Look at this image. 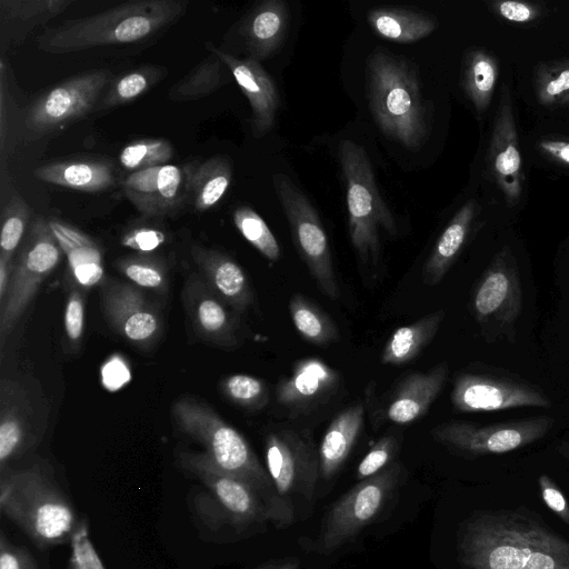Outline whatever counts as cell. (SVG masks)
I'll use <instances>...</instances> for the list:
<instances>
[{
  "label": "cell",
  "instance_id": "obj_1",
  "mask_svg": "<svg viewBox=\"0 0 569 569\" xmlns=\"http://www.w3.org/2000/svg\"><path fill=\"white\" fill-rule=\"evenodd\" d=\"M171 412L178 427L204 447L206 456L219 470L246 481L258 491L277 528L292 523L295 510L279 498L267 469L237 429L208 405L191 397L178 399Z\"/></svg>",
  "mask_w": 569,
  "mask_h": 569
},
{
  "label": "cell",
  "instance_id": "obj_2",
  "mask_svg": "<svg viewBox=\"0 0 569 569\" xmlns=\"http://www.w3.org/2000/svg\"><path fill=\"white\" fill-rule=\"evenodd\" d=\"M567 542L526 513L478 511L461 526L458 560L463 569H521L535 551Z\"/></svg>",
  "mask_w": 569,
  "mask_h": 569
},
{
  "label": "cell",
  "instance_id": "obj_3",
  "mask_svg": "<svg viewBox=\"0 0 569 569\" xmlns=\"http://www.w3.org/2000/svg\"><path fill=\"white\" fill-rule=\"evenodd\" d=\"M187 1L139 0L47 29L38 47L50 53H71L101 46L143 40L179 19Z\"/></svg>",
  "mask_w": 569,
  "mask_h": 569
},
{
  "label": "cell",
  "instance_id": "obj_4",
  "mask_svg": "<svg viewBox=\"0 0 569 569\" xmlns=\"http://www.w3.org/2000/svg\"><path fill=\"white\" fill-rule=\"evenodd\" d=\"M369 108L380 130L409 149L429 136L428 112L412 67L389 51L376 49L366 64Z\"/></svg>",
  "mask_w": 569,
  "mask_h": 569
},
{
  "label": "cell",
  "instance_id": "obj_5",
  "mask_svg": "<svg viewBox=\"0 0 569 569\" xmlns=\"http://www.w3.org/2000/svg\"><path fill=\"white\" fill-rule=\"evenodd\" d=\"M0 510L41 549L70 541L79 525L68 497L38 466L2 472Z\"/></svg>",
  "mask_w": 569,
  "mask_h": 569
},
{
  "label": "cell",
  "instance_id": "obj_6",
  "mask_svg": "<svg viewBox=\"0 0 569 569\" xmlns=\"http://www.w3.org/2000/svg\"><path fill=\"white\" fill-rule=\"evenodd\" d=\"M338 157L346 181L352 248L362 266L378 267L381 256L380 230L396 237V220L379 193L365 149L351 140H341Z\"/></svg>",
  "mask_w": 569,
  "mask_h": 569
},
{
  "label": "cell",
  "instance_id": "obj_7",
  "mask_svg": "<svg viewBox=\"0 0 569 569\" xmlns=\"http://www.w3.org/2000/svg\"><path fill=\"white\" fill-rule=\"evenodd\" d=\"M403 467L395 461L379 473L358 481L338 499L322 520L316 550L335 552L373 522L399 489Z\"/></svg>",
  "mask_w": 569,
  "mask_h": 569
},
{
  "label": "cell",
  "instance_id": "obj_8",
  "mask_svg": "<svg viewBox=\"0 0 569 569\" xmlns=\"http://www.w3.org/2000/svg\"><path fill=\"white\" fill-rule=\"evenodd\" d=\"M62 250L49 221L38 217L32 221L20 251L10 286L0 305V342L11 333L47 276L62 258Z\"/></svg>",
  "mask_w": 569,
  "mask_h": 569
},
{
  "label": "cell",
  "instance_id": "obj_9",
  "mask_svg": "<svg viewBox=\"0 0 569 569\" xmlns=\"http://www.w3.org/2000/svg\"><path fill=\"white\" fill-rule=\"evenodd\" d=\"M272 184L299 254L321 292L329 299L337 300L340 295L339 286L328 238L317 210L288 176L273 174Z\"/></svg>",
  "mask_w": 569,
  "mask_h": 569
},
{
  "label": "cell",
  "instance_id": "obj_10",
  "mask_svg": "<svg viewBox=\"0 0 569 569\" xmlns=\"http://www.w3.org/2000/svg\"><path fill=\"white\" fill-rule=\"evenodd\" d=\"M266 469L279 498L295 510V499L309 502L320 479L319 451L311 437L295 429L270 431L264 440Z\"/></svg>",
  "mask_w": 569,
  "mask_h": 569
},
{
  "label": "cell",
  "instance_id": "obj_11",
  "mask_svg": "<svg viewBox=\"0 0 569 569\" xmlns=\"http://www.w3.org/2000/svg\"><path fill=\"white\" fill-rule=\"evenodd\" d=\"M553 425L548 417H535L478 426L449 421L432 429L433 439L448 449L468 457L500 455L526 447L545 437Z\"/></svg>",
  "mask_w": 569,
  "mask_h": 569
},
{
  "label": "cell",
  "instance_id": "obj_12",
  "mask_svg": "<svg viewBox=\"0 0 569 569\" xmlns=\"http://www.w3.org/2000/svg\"><path fill=\"white\" fill-rule=\"evenodd\" d=\"M110 79L109 70H90L46 91L27 112V131L32 138H38L84 117L98 107Z\"/></svg>",
  "mask_w": 569,
  "mask_h": 569
},
{
  "label": "cell",
  "instance_id": "obj_13",
  "mask_svg": "<svg viewBox=\"0 0 569 569\" xmlns=\"http://www.w3.org/2000/svg\"><path fill=\"white\" fill-rule=\"evenodd\" d=\"M179 463L207 487L222 521L239 529L270 521L269 510L258 491L219 470L204 452H181Z\"/></svg>",
  "mask_w": 569,
  "mask_h": 569
},
{
  "label": "cell",
  "instance_id": "obj_14",
  "mask_svg": "<svg viewBox=\"0 0 569 569\" xmlns=\"http://www.w3.org/2000/svg\"><path fill=\"white\" fill-rule=\"evenodd\" d=\"M486 162L505 202L516 208L522 197L525 174L511 92L506 83L493 117Z\"/></svg>",
  "mask_w": 569,
  "mask_h": 569
},
{
  "label": "cell",
  "instance_id": "obj_15",
  "mask_svg": "<svg viewBox=\"0 0 569 569\" xmlns=\"http://www.w3.org/2000/svg\"><path fill=\"white\" fill-rule=\"evenodd\" d=\"M99 287L101 308L110 326L129 343L150 348L162 329L157 308L134 284L104 277Z\"/></svg>",
  "mask_w": 569,
  "mask_h": 569
},
{
  "label": "cell",
  "instance_id": "obj_16",
  "mask_svg": "<svg viewBox=\"0 0 569 569\" xmlns=\"http://www.w3.org/2000/svg\"><path fill=\"white\" fill-rule=\"evenodd\" d=\"M451 402L462 412L551 406L543 392L529 385L476 373H461L456 378Z\"/></svg>",
  "mask_w": 569,
  "mask_h": 569
},
{
  "label": "cell",
  "instance_id": "obj_17",
  "mask_svg": "<svg viewBox=\"0 0 569 569\" xmlns=\"http://www.w3.org/2000/svg\"><path fill=\"white\" fill-rule=\"evenodd\" d=\"M122 191L146 217L172 214L190 196L186 169L170 163L131 172L122 182Z\"/></svg>",
  "mask_w": 569,
  "mask_h": 569
},
{
  "label": "cell",
  "instance_id": "obj_18",
  "mask_svg": "<svg viewBox=\"0 0 569 569\" xmlns=\"http://www.w3.org/2000/svg\"><path fill=\"white\" fill-rule=\"evenodd\" d=\"M207 49L216 53L227 66L251 107V128L256 138L267 134L276 122L280 98L272 78L260 61L247 57L238 59L231 53L207 43Z\"/></svg>",
  "mask_w": 569,
  "mask_h": 569
},
{
  "label": "cell",
  "instance_id": "obj_19",
  "mask_svg": "<svg viewBox=\"0 0 569 569\" xmlns=\"http://www.w3.org/2000/svg\"><path fill=\"white\" fill-rule=\"evenodd\" d=\"M520 309V286L509 248H503L485 273L473 297L479 321L513 320Z\"/></svg>",
  "mask_w": 569,
  "mask_h": 569
},
{
  "label": "cell",
  "instance_id": "obj_20",
  "mask_svg": "<svg viewBox=\"0 0 569 569\" xmlns=\"http://www.w3.org/2000/svg\"><path fill=\"white\" fill-rule=\"evenodd\" d=\"M338 372L318 358L299 360L276 388L277 405L291 413L305 412L327 401L339 386Z\"/></svg>",
  "mask_w": 569,
  "mask_h": 569
},
{
  "label": "cell",
  "instance_id": "obj_21",
  "mask_svg": "<svg viewBox=\"0 0 569 569\" xmlns=\"http://www.w3.org/2000/svg\"><path fill=\"white\" fill-rule=\"evenodd\" d=\"M182 298L191 326L199 338L221 347H231L238 342L234 322L223 301L201 276L191 274L187 279Z\"/></svg>",
  "mask_w": 569,
  "mask_h": 569
},
{
  "label": "cell",
  "instance_id": "obj_22",
  "mask_svg": "<svg viewBox=\"0 0 569 569\" xmlns=\"http://www.w3.org/2000/svg\"><path fill=\"white\" fill-rule=\"evenodd\" d=\"M191 257L209 288L228 306L244 311L253 292L243 269L228 254L194 244Z\"/></svg>",
  "mask_w": 569,
  "mask_h": 569
},
{
  "label": "cell",
  "instance_id": "obj_23",
  "mask_svg": "<svg viewBox=\"0 0 569 569\" xmlns=\"http://www.w3.org/2000/svg\"><path fill=\"white\" fill-rule=\"evenodd\" d=\"M448 372V363L441 362L426 372L407 376L389 399L386 418L396 425H407L420 419L442 390Z\"/></svg>",
  "mask_w": 569,
  "mask_h": 569
},
{
  "label": "cell",
  "instance_id": "obj_24",
  "mask_svg": "<svg viewBox=\"0 0 569 569\" xmlns=\"http://www.w3.org/2000/svg\"><path fill=\"white\" fill-rule=\"evenodd\" d=\"M76 282L90 288L104 279L102 250L97 241L78 228L58 220H48Z\"/></svg>",
  "mask_w": 569,
  "mask_h": 569
},
{
  "label": "cell",
  "instance_id": "obj_25",
  "mask_svg": "<svg viewBox=\"0 0 569 569\" xmlns=\"http://www.w3.org/2000/svg\"><path fill=\"white\" fill-rule=\"evenodd\" d=\"M290 23V12L281 0H268L256 6L241 27L247 49L257 60L274 53L283 42Z\"/></svg>",
  "mask_w": 569,
  "mask_h": 569
},
{
  "label": "cell",
  "instance_id": "obj_26",
  "mask_svg": "<svg viewBox=\"0 0 569 569\" xmlns=\"http://www.w3.org/2000/svg\"><path fill=\"white\" fill-rule=\"evenodd\" d=\"M365 405L359 401L340 411L327 428L320 446V479L330 480L341 469L361 435Z\"/></svg>",
  "mask_w": 569,
  "mask_h": 569
},
{
  "label": "cell",
  "instance_id": "obj_27",
  "mask_svg": "<svg viewBox=\"0 0 569 569\" xmlns=\"http://www.w3.org/2000/svg\"><path fill=\"white\" fill-rule=\"evenodd\" d=\"M33 174L43 182L86 192L107 190L116 178L108 161L92 159L50 162L36 168Z\"/></svg>",
  "mask_w": 569,
  "mask_h": 569
},
{
  "label": "cell",
  "instance_id": "obj_28",
  "mask_svg": "<svg viewBox=\"0 0 569 569\" xmlns=\"http://www.w3.org/2000/svg\"><path fill=\"white\" fill-rule=\"evenodd\" d=\"M477 214V202L468 200L452 217L428 257L423 279L429 286L439 283L459 256Z\"/></svg>",
  "mask_w": 569,
  "mask_h": 569
},
{
  "label": "cell",
  "instance_id": "obj_29",
  "mask_svg": "<svg viewBox=\"0 0 569 569\" xmlns=\"http://www.w3.org/2000/svg\"><path fill=\"white\" fill-rule=\"evenodd\" d=\"M500 74L499 59L488 50L473 48L461 62V88L478 114L491 103Z\"/></svg>",
  "mask_w": 569,
  "mask_h": 569
},
{
  "label": "cell",
  "instance_id": "obj_30",
  "mask_svg": "<svg viewBox=\"0 0 569 569\" xmlns=\"http://www.w3.org/2000/svg\"><path fill=\"white\" fill-rule=\"evenodd\" d=\"M189 194L196 210L214 207L226 194L232 180V164L224 156H214L184 167Z\"/></svg>",
  "mask_w": 569,
  "mask_h": 569
},
{
  "label": "cell",
  "instance_id": "obj_31",
  "mask_svg": "<svg viewBox=\"0 0 569 569\" xmlns=\"http://www.w3.org/2000/svg\"><path fill=\"white\" fill-rule=\"evenodd\" d=\"M367 20L378 36L401 43L418 41L437 29L432 17L402 8H376Z\"/></svg>",
  "mask_w": 569,
  "mask_h": 569
},
{
  "label": "cell",
  "instance_id": "obj_32",
  "mask_svg": "<svg viewBox=\"0 0 569 569\" xmlns=\"http://www.w3.org/2000/svg\"><path fill=\"white\" fill-rule=\"evenodd\" d=\"M443 318L445 311L438 310L395 330L385 345L381 362L401 366L412 361L433 339Z\"/></svg>",
  "mask_w": 569,
  "mask_h": 569
},
{
  "label": "cell",
  "instance_id": "obj_33",
  "mask_svg": "<svg viewBox=\"0 0 569 569\" xmlns=\"http://www.w3.org/2000/svg\"><path fill=\"white\" fill-rule=\"evenodd\" d=\"M71 3V0H0L2 21L8 26V38L19 41L34 27L62 13Z\"/></svg>",
  "mask_w": 569,
  "mask_h": 569
},
{
  "label": "cell",
  "instance_id": "obj_34",
  "mask_svg": "<svg viewBox=\"0 0 569 569\" xmlns=\"http://www.w3.org/2000/svg\"><path fill=\"white\" fill-rule=\"evenodd\" d=\"M289 312L296 330L308 342L323 347L339 338L331 318L303 295L291 297Z\"/></svg>",
  "mask_w": 569,
  "mask_h": 569
},
{
  "label": "cell",
  "instance_id": "obj_35",
  "mask_svg": "<svg viewBox=\"0 0 569 569\" xmlns=\"http://www.w3.org/2000/svg\"><path fill=\"white\" fill-rule=\"evenodd\" d=\"M224 69H228L227 66L210 51V54L170 88L169 99L181 102L211 94L224 83Z\"/></svg>",
  "mask_w": 569,
  "mask_h": 569
},
{
  "label": "cell",
  "instance_id": "obj_36",
  "mask_svg": "<svg viewBox=\"0 0 569 569\" xmlns=\"http://www.w3.org/2000/svg\"><path fill=\"white\" fill-rule=\"evenodd\" d=\"M532 84L541 107H565L569 100V58L540 62L535 69Z\"/></svg>",
  "mask_w": 569,
  "mask_h": 569
},
{
  "label": "cell",
  "instance_id": "obj_37",
  "mask_svg": "<svg viewBox=\"0 0 569 569\" xmlns=\"http://www.w3.org/2000/svg\"><path fill=\"white\" fill-rule=\"evenodd\" d=\"M27 428L19 410L12 405L9 382H1L0 412V467L4 471L7 463L18 457L26 447Z\"/></svg>",
  "mask_w": 569,
  "mask_h": 569
},
{
  "label": "cell",
  "instance_id": "obj_38",
  "mask_svg": "<svg viewBox=\"0 0 569 569\" xmlns=\"http://www.w3.org/2000/svg\"><path fill=\"white\" fill-rule=\"evenodd\" d=\"M164 74V69L144 66L118 78L97 108L110 109L128 103L151 89Z\"/></svg>",
  "mask_w": 569,
  "mask_h": 569
},
{
  "label": "cell",
  "instance_id": "obj_39",
  "mask_svg": "<svg viewBox=\"0 0 569 569\" xmlns=\"http://www.w3.org/2000/svg\"><path fill=\"white\" fill-rule=\"evenodd\" d=\"M114 267L139 288L151 289L159 293L168 290L167 267L162 260L150 253L122 257L114 261Z\"/></svg>",
  "mask_w": 569,
  "mask_h": 569
},
{
  "label": "cell",
  "instance_id": "obj_40",
  "mask_svg": "<svg viewBox=\"0 0 569 569\" xmlns=\"http://www.w3.org/2000/svg\"><path fill=\"white\" fill-rule=\"evenodd\" d=\"M232 219L242 237L269 261L276 262L281 256L280 246L266 221L250 207L239 206Z\"/></svg>",
  "mask_w": 569,
  "mask_h": 569
},
{
  "label": "cell",
  "instance_id": "obj_41",
  "mask_svg": "<svg viewBox=\"0 0 569 569\" xmlns=\"http://www.w3.org/2000/svg\"><path fill=\"white\" fill-rule=\"evenodd\" d=\"M172 156L173 148L169 140L148 138L124 146L119 154V162L126 170L137 172L168 164Z\"/></svg>",
  "mask_w": 569,
  "mask_h": 569
},
{
  "label": "cell",
  "instance_id": "obj_42",
  "mask_svg": "<svg viewBox=\"0 0 569 569\" xmlns=\"http://www.w3.org/2000/svg\"><path fill=\"white\" fill-rule=\"evenodd\" d=\"M30 214L29 204L19 193L8 198L1 214L0 257L12 259L24 237Z\"/></svg>",
  "mask_w": 569,
  "mask_h": 569
},
{
  "label": "cell",
  "instance_id": "obj_43",
  "mask_svg": "<svg viewBox=\"0 0 569 569\" xmlns=\"http://www.w3.org/2000/svg\"><path fill=\"white\" fill-rule=\"evenodd\" d=\"M221 390L231 402L247 410H260L269 401L266 383L250 375L228 376L221 382Z\"/></svg>",
  "mask_w": 569,
  "mask_h": 569
},
{
  "label": "cell",
  "instance_id": "obj_44",
  "mask_svg": "<svg viewBox=\"0 0 569 569\" xmlns=\"http://www.w3.org/2000/svg\"><path fill=\"white\" fill-rule=\"evenodd\" d=\"M400 441L395 435L380 438L359 462L356 470L358 481L370 478L395 462Z\"/></svg>",
  "mask_w": 569,
  "mask_h": 569
},
{
  "label": "cell",
  "instance_id": "obj_45",
  "mask_svg": "<svg viewBox=\"0 0 569 569\" xmlns=\"http://www.w3.org/2000/svg\"><path fill=\"white\" fill-rule=\"evenodd\" d=\"M488 10L498 19L512 24H531L541 20L546 13V7L529 1L491 0L486 1Z\"/></svg>",
  "mask_w": 569,
  "mask_h": 569
},
{
  "label": "cell",
  "instance_id": "obj_46",
  "mask_svg": "<svg viewBox=\"0 0 569 569\" xmlns=\"http://www.w3.org/2000/svg\"><path fill=\"white\" fill-rule=\"evenodd\" d=\"M70 546L68 569H106L89 538L88 526L84 521L77 526Z\"/></svg>",
  "mask_w": 569,
  "mask_h": 569
},
{
  "label": "cell",
  "instance_id": "obj_47",
  "mask_svg": "<svg viewBox=\"0 0 569 569\" xmlns=\"http://www.w3.org/2000/svg\"><path fill=\"white\" fill-rule=\"evenodd\" d=\"M84 327V299L78 289L70 290L64 309V330L69 345L79 349Z\"/></svg>",
  "mask_w": 569,
  "mask_h": 569
},
{
  "label": "cell",
  "instance_id": "obj_48",
  "mask_svg": "<svg viewBox=\"0 0 569 569\" xmlns=\"http://www.w3.org/2000/svg\"><path fill=\"white\" fill-rule=\"evenodd\" d=\"M166 241V234L156 228L137 227L127 231L121 238L123 247L133 249L139 253H150Z\"/></svg>",
  "mask_w": 569,
  "mask_h": 569
},
{
  "label": "cell",
  "instance_id": "obj_49",
  "mask_svg": "<svg viewBox=\"0 0 569 569\" xmlns=\"http://www.w3.org/2000/svg\"><path fill=\"white\" fill-rule=\"evenodd\" d=\"M521 569H569V541L535 551Z\"/></svg>",
  "mask_w": 569,
  "mask_h": 569
},
{
  "label": "cell",
  "instance_id": "obj_50",
  "mask_svg": "<svg viewBox=\"0 0 569 569\" xmlns=\"http://www.w3.org/2000/svg\"><path fill=\"white\" fill-rule=\"evenodd\" d=\"M0 569H40L23 547L12 545L3 532L0 536Z\"/></svg>",
  "mask_w": 569,
  "mask_h": 569
},
{
  "label": "cell",
  "instance_id": "obj_51",
  "mask_svg": "<svg viewBox=\"0 0 569 569\" xmlns=\"http://www.w3.org/2000/svg\"><path fill=\"white\" fill-rule=\"evenodd\" d=\"M538 485L546 506L569 526V503L559 487L547 475L539 477Z\"/></svg>",
  "mask_w": 569,
  "mask_h": 569
},
{
  "label": "cell",
  "instance_id": "obj_52",
  "mask_svg": "<svg viewBox=\"0 0 569 569\" xmlns=\"http://www.w3.org/2000/svg\"><path fill=\"white\" fill-rule=\"evenodd\" d=\"M537 148L546 159L569 167V140L541 139L537 142Z\"/></svg>",
  "mask_w": 569,
  "mask_h": 569
},
{
  "label": "cell",
  "instance_id": "obj_53",
  "mask_svg": "<svg viewBox=\"0 0 569 569\" xmlns=\"http://www.w3.org/2000/svg\"><path fill=\"white\" fill-rule=\"evenodd\" d=\"M102 375L106 386L118 388L128 379L129 371L122 361L113 359L106 363Z\"/></svg>",
  "mask_w": 569,
  "mask_h": 569
},
{
  "label": "cell",
  "instance_id": "obj_54",
  "mask_svg": "<svg viewBox=\"0 0 569 569\" xmlns=\"http://www.w3.org/2000/svg\"><path fill=\"white\" fill-rule=\"evenodd\" d=\"M12 259L0 257V305L3 302L8 292L12 272H13Z\"/></svg>",
  "mask_w": 569,
  "mask_h": 569
},
{
  "label": "cell",
  "instance_id": "obj_55",
  "mask_svg": "<svg viewBox=\"0 0 569 569\" xmlns=\"http://www.w3.org/2000/svg\"><path fill=\"white\" fill-rule=\"evenodd\" d=\"M298 568H299V559L286 558L282 560L281 565L277 569H298Z\"/></svg>",
  "mask_w": 569,
  "mask_h": 569
},
{
  "label": "cell",
  "instance_id": "obj_56",
  "mask_svg": "<svg viewBox=\"0 0 569 569\" xmlns=\"http://www.w3.org/2000/svg\"><path fill=\"white\" fill-rule=\"evenodd\" d=\"M282 560L283 559L270 560V561H267V562L260 565L256 569H277L281 565Z\"/></svg>",
  "mask_w": 569,
  "mask_h": 569
},
{
  "label": "cell",
  "instance_id": "obj_57",
  "mask_svg": "<svg viewBox=\"0 0 569 569\" xmlns=\"http://www.w3.org/2000/svg\"><path fill=\"white\" fill-rule=\"evenodd\" d=\"M559 452L569 460V443H562L559 447Z\"/></svg>",
  "mask_w": 569,
  "mask_h": 569
},
{
  "label": "cell",
  "instance_id": "obj_58",
  "mask_svg": "<svg viewBox=\"0 0 569 569\" xmlns=\"http://www.w3.org/2000/svg\"><path fill=\"white\" fill-rule=\"evenodd\" d=\"M565 107H568V108H569V100H568V102L565 104Z\"/></svg>",
  "mask_w": 569,
  "mask_h": 569
}]
</instances>
